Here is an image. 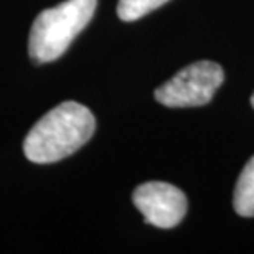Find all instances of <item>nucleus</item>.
<instances>
[{"label":"nucleus","instance_id":"0eeeda50","mask_svg":"<svg viewBox=\"0 0 254 254\" xmlns=\"http://www.w3.org/2000/svg\"><path fill=\"white\" fill-rule=\"evenodd\" d=\"M251 106L254 108V93H253V96H251Z\"/></svg>","mask_w":254,"mask_h":254},{"label":"nucleus","instance_id":"20e7f679","mask_svg":"<svg viewBox=\"0 0 254 254\" xmlns=\"http://www.w3.org/2000/svg\"><path fill=\"white\" fill-rule=\"evenodd\" d=\"M132 201L145 223L164 230L179 225L189 208L184 191L165 182H147L139 185L132 193Z\"/></svg>","mask_w":254,"mask_h":254},{"label":"nucleus","instance_id":"39448f33","mask_svg":"<svg viewBox=\"0 0 254 254\" xmlns=\"http://www.w3.org/2000/svg\"><path fill=\"white\" fill-rule=\"evenodd\" d=\"M233 206L240 216L253 218L254 216V155L248 160L238 179Z\"/></svg>","mask_w":254,"mask_h":254},{"label":"nucleus","instance_id":"f03ea898","mask_svg":"<svg viewBox=\"0 0 254 254\" xmlns=\"http://www.w3.org/2000/svg\"><path fill=\"white\" fill-rule=\"evenodd\" d=\"M96 5L98 0H66L43 10L30 30L28 52L33 62L50 63L62 57L91 22Z\"/></svg>","mask_w":254,"mask_h":254},{"label":"nucleus","instance_id":"7ed1b4c3","mask_svg":"<svg viewBox=\"0 0 254 254\" xmlns=\"http://www.w3.org/2000/svg\"><path fill=\"white\" fill-rule=\"evenodd\" d=\"M225 81V71L215 62H195L155 89V99L167 108H195L213 99Z\"/></svg>","mask_w":254,"mask_h":254},{"label":"nucleus","instance_id":"f257e3e1","mask_svg":"<svg viewBox=\"0 0 254 254\" xmlns=\"http://www.w3.org/2000/svg\"><path fill=\"white\" fill-rule=\"evenodd\" d=\"M94 129L96 119L86 106L64 101L30 129L23 152L35 164H53L83 147L93 137Z\"/></svg>","mask_w":254,"mask_h":254},{"label":"nucleus","instance_id":"423d86ee","mask_svg":"<svg viewBox=\"0 0 254 254\" xmlns=\"http://www.w3.org/2000/svg\"><path fill=\"white\" fill-rule=\"evenodd\" d=\"M169 0H119L118 15L123 22H134L150 13L152 10L162 7Z\"/></svg>","mask_w":254,"mask_h":254}]
</instances>
